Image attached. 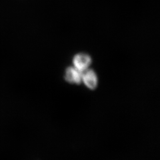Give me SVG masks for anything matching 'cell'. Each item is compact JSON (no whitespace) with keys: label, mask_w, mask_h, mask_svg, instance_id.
Returning <instances> with one entry per match:
<instances>
[{"label":"cell","mask_w":160,"mask_h":160,"mask_svg":"<svg viewBox=\"0 0 160 160\" xmlns=\"http://www.w3.org/2000/svg\"><path fill=\"white\" fill-rule=\"evenodd\" d=\"M92 63V57L86 53H78L75 55L72 59L73 66L82 72L90 68Z\"/></svg>","instance_id":"obj_1"},{"label":"cell","mask_w":160,"mask_h":160,"mask_svg":"<svg viewBox=\"0 0 160 160\" xmlns=\"http://www.w3.org/2000/svg\"><path fill=\"white\" fill-rule=\"evenodd\" d=\"M98 77L93 69L89 68L82 72V82L88 89L93 90L98 86Z\"/></svg>","instance_id":"obj_2"},{"label":"cell","mask_w":160,"mask_h":160,"mask_svg":"<svg viewBox=\"0 0 160 160\" xmlns=\"http://www.w3.org/2000/svg\"><path fill=\"white\" fill-rule=\"evenodd\" d=\"M82 72L73 66H69L65 71L64 79L69 83L79 85L82 83Z\"/></svg>","instance_id":"obj_3"}]
</instances>
